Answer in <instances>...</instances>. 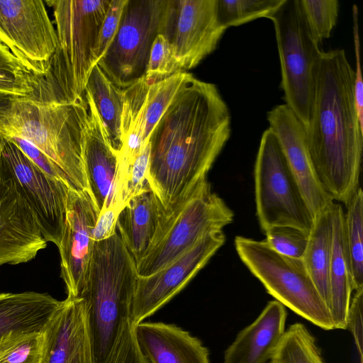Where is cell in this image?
I'll return each instance as SVG.
<instances>
[{"label":"cell","mask_w":363,"mask_h":363,"mask_svg":"<svg viewBox=\"0 0 363 363\" xmlns=\"http://www.w3.org/2000/svg\"><path fill=\"white\" fill-rule=\"evenodd\" d=\"M230 132V111L217 86L191 74L149 140L147 180L166 214L207 180Z\"/></svg>","instance_id":"6da1fadb"},{"label":"cell","mask_w":363,"mask_h":363,"mask_svg":"<svg viewBox=\"0 0 363 363\" xmlns=\"http://www.w3.org/2000/svg\"><path fill=\"white\" fill-rule=\"evenodd\" d=\"M354 69L343 49L323 52L318 71L308 152L318 178L333 201L346 205L359 187L363 127L355 106Z\"/></svg>","instance_id":"7a4b0ae2"},{"label":"cell","mask_w":363,"mask_h":363,"mask_svg":"<svg viewBox=\"0 0 363 363\" xmlns=\"http://www.w3.org/2000/svg\"><path fill=\"white\" fill-rule=\"evenodd\" d=\"M87 116L85 97L68 99L50 69L30 95L0 96V135L33 145L79 190H89L83 162Z\"/></svg>","instance_id":"3957f363"},{"label":"cell","mask_w":363,"mask_h":363,"mask_svg":"<svg viewBox=\"0 0 363 363\" xmlns=\"http://www.w3.org/2000/svg\"><path fill=\"white\" fill-rule=\"evenodd\" d=\"M136 262L116 232L94 245L84 299L94 363H108L126 325L136 280Z\"/></svg>","instance_id":"277c9868"},{"label":"cell","mask_w":363,"mask_h":363,"mask_svg":"<svg viewBox=\"0 0 363 363\" xmlns=\"http://www.w3.org/2000/svg\"><path fill=\"white\" fill-rule=\"evenodd\" d=\"M111 0H47L52 6L57 47L50 69L65 96L84 99L94 67L100 29Z\"/></svg>","instance_id":"5b68a950"},{"label":"cell","mask_w":363,"mask_h":363,"mask_svg":"<svg viewBox=\"0 0 363 363\" xmlns=\"http://www.w3.org/2000/svg\"><path fill=\"white\" fill-rule=\"evenodd\" d=\"M268 18L274 26L285 104L306 130L323 52L309 28L300 0H285Z\"/></svg>","instance_id":"8992f818"},{"label":"cell","mask_w":363,"mask_h":363,"mask_svg":"<svg viewBox=\"0 0 363 363\" xmlns=\"http://www.w3.org/2000/svg\"><path fill=\"white\" fill-rule=\"evenodd\" d=\"M241 261L267 291L284 306L325 330H333L330 313L302 259L274 251L265 240L237 236Z\"/></svg>","instance_id":"52a82bcc"},{"label":"cell","mask_w":363,"mask_h":363,"mask_svg":"<svg viewBox=\"0 0 363 363\" xmlns=\"http://www.w3.org/2000/svg\"><path fill=\"white\" fill-rule=\"evenodd\" d=\"M233 218L232 210L206 180L166 214L152 246L136 262L138 275L146 277L162 269L205 235L222 230Z\"/></svg>","instance_id":"ba28073f"},{"label":"cell","mask_w":363,"mask_h":363,"mask_svg":"<svg viewBox=\"0 0 363 363\" xmlns=\"http://www.w3.org/2000/svg\"><path fill=\"white\" fill-rule=\"evenodd\" d=\"M256 213L262 230L286 225L309 234L313 218L272 130L264 131L255 164Z\"/></svg>","instance_id":"9c48e42d"},{"label":"cell","mask_w":363,"mask_h":363,"mask_svg":"<svg viewBox=\"0 0 363 363\" xmlns=\"http://www.w3.org/2000/svg\"><path fill=\"white\" fill-rule=\"evenodd\" d=\"M168 0H127L118 31L97 65L117 86L143 78L154 40L163 31Z\"/></svg>","instance_id":"30bf717a"},{"label":"cell","mask_w":363,"mask_h":363,"mask_svg":"<svg viewBox=\"0 0 363 363\" xmlns=\"http://www.w3.org/2000/svg\"><path fill=\"white\" fill-rule=\"evenodd\" d=\"M0 40L28 68L45 75L57 47L42 0H0Z\"/></svg>","instance_id":"8fae6325"},{"label":"cell","mask_w":363,"mask_h":363,"mask_svg":"<svg viewBox=\"0 0 363 363\" xmlns=\"http://www.w3.org/2000/svg\"><path fill=\"white\" fill-rule=\"evenodd\" d=\"M226 30L218 16L217 0H168L162 35L183 71L213 52Z\"/></svg>","instance_id":"7c38bea8"},{"label":"cell","mask_w":363,"mask_h":363,"mask_svg":"<svg viewBox=\"0 0 363 363\" xmlns=\"http://www.w3.org/2000/svg\"><path fill=\"white\" fill-rule=\"evenodd\" d=\"M223 230L212 232L162 269L138 276L130 322L135 325L154 314L177 295L225 243Z\"/></svg>","instance_id":"4fadbf2b"},{"label":"cell","mask_w":363,"mask_h":363,"mask_svg":"<svg viewBox=\"0 0 363 363\" xmlns=\"http://www.w3.org/2000/svg\"><path fill=\"white\" fill-rule=\"evenodd\" d=\"M2 154L35 216L43 238L58 247L65 227L68 193L73 186L43 172L4 137Z\"/></svg>","instance_id":"5bb4252c"},{"label":"cell","mask_w":363,"mask_h":363,"mask_svg":"<svg viewBox=\"0 0 363 363\" xmlns=\"http://www.w3.org/2000/svg\"><path fill=\"white\" fill-rule=\"evenodd\" d=\"M0 135V266L28 262L47 246L35 216L2 154Z\"/></svg>","instance_id":"9a60e30c"},{"label":"cell","mask_w":363,"mask_h":363,"mask_svg":"<svg viewBox=\"0 0 363 363\" xmlns=\"http://www.w3.org/2000/svg\"><path fill=\"white\" fill-rule=\"evenodd\" d=\"M99 214L89 190L69 189L65 227L58 247L61 277L67 298H79L84 290L95 242L93 230Z\"/></svg>","instance_id":"2e32d148"},{"label":"cell","mask_w":363,"mask_h":363,"mask_svg":"<svg viewBox=\"0 0 363 363\" xmlns=\"http://www.w3.org/2000/svg\"><path fill=\"white\" fill-rule=\"evenodd\" d=\"M267 119L269 128L278 138L305 202L314 218L334 201L318 178L308 152L305 128L285 104L269 111Z\"/></svg>","instance_id":"e0dca14e"},{"label":"cell","mask_w":363,"mask_h":363,"mask_svg":"<svg viewBox=\"0 0 363 363\" xmlns=\"http://www.w3.org/2000/svg\"><path fill=\"white\" fill-rule=\"evenodd\" d=\"M40 363H94L85 302L67 298L48 320L43 331Z\"/></svg>","instance_id":"ac0fdd59"},{"label":"cell","mask_w":363,"mask_h":363,"mask_svg":"<svg viewBox=\"0 0 363 363\" xmlns=\"http://www.w3.org/2000/svg\"><path fill=\"white\" fill-rule=\"evenodd\" d=\"M88 106L83 162L89 191L100 211L111 208L118 166V151L114 149L107 130L93 100L85 91Z\"/></svg>","instance_id":"d6986e66"},{"label":"cell","mask_w":363,"mask_h":363,"mask_svg":"<svg viewBox=\"0 0 363 363\" xmlns=\"http://www.w3.org/2000/svg\"><path fill=\"white\" fill-rule=\"evenodd\" d=\"M133 327L149 363H210L201 340L174 324L143 321Z\"/></svg>","instance_id":"ffe728a7"},{"label":"cell","mask_w":363,"mask_h":363,"mask_svg":"<svg viewBox=\"0 0 363 363\" xmlns=\"http://www.w3.org/2000/svg\"><path fill=\"white\" fill-rule=\"evenodd\" d=\"M286 308L271 301L258 317L239 332L224 353V363H267L285 333Z\"/></svg>","instance_id":"44dd1931"},{"label":"cell","mask_w":363,"mask_h":363,"mask_svg":"<svg viewBox=\"0 0 363 363\" xmlns=\"http://www.w3.org/2000/svg\"><path fill=\"white\" fill-rule=\"evenodd\" d=\"M165 216L150 186L129 199L120 211L116 230L135 262L152 246Z\"/></svg>","instance_id":"7402d4cb"},{"label":"cell","mask_w":363,"mask_h":363,"mask_svg":"<svg viewBox=\"0 0 363 363\" xmlns=\"http://www.w3.org/2000/svg\"><path fill=\"white\" fill-rule=\"evenodd\" d=\"M62 301L45 293H1L0 342L16 333L43 332Z\"/></svg>","instance_id":"603a6c76"},{"label":"cell","mask_w":363,"mask_h":363,"mask_svg":"<svg viewBox=\"0 0 363 363\" xmlns=\"http://www.w3.org/2000/svg\"><path fill=\"white\" fill-rule=\"evenodd\" d=\"M344 210L334 203L333 236L329 269V310L334 329H346L352 296L350 266L345 241Z\"/></svg>","instance_id":"cb8c5ba5"},{"label":"cell","mask_w":363,"mask_h":363,"mask_svg":"<svg viewBox=\"0 0 363 363\" xmlns=\"http://www.w3.org/2000/svg\"><path fill=\"white\" fill-rule=\"evenodd\" d=\"M334 203L313 218L308 244L302 257L308 274L328 308V276L333 246Z\"/></svg>","instance_id":"d4e9b609"},{"label":"cell","mask_w":363,"mask_h":363,"mask_svg":"<svg viewBox=\"0 0 363 363\" xmlns=\"http://www.w3.org/2000/svg\"><path fill=\"white\" fill-rule=\"evenodd\" d=\"M85 91L91 96L113 147L118 152L122 145L121 118L124 89L115 85L96 65L89 77Z\"/></svg>","instance_id":"484cf974"},{"label":"cell","mask_w":363,"mask_h":363,"mask_svg":"<svg viewBox=\"0 0 363 363\" xmlns=\"http://www.w3.org/2000/svg\"><path fill=\"white\" fill-rule=\"evenodd\" d=\"M345 206V241L353 292L363 289V194L360 187Z\"/></svg>","instance_id":"4316f807"},{"label":"cell","mask_w":363,"mask_h":363,"mask_svg":"<svg viewBox=\"0 0 363 363\" xmlns=\"http://www.w3.org/2000/svg\"><path fill=\"white\" fill-rule=\"evenodd\" d=\"M270 362L272 363H324L315 338L301 323L285 331Z\"/></svg>","instance_id":"83f0119b"},{"label":"cell","mask_w":363,"mask_h":363,"mask_svg":"<svg viewBox=\"0 0 363 363\" xmlns=\"http://www.w3.org/2000/svg\"><path fill=\"white\" fill-rule=\"evenodd\" d=\"M40 77L28 68L0 40V96H27L34 91Z\"/></svg>","instance_id":"f1b7e54d"},{"label":"cell","mask_w":363,"mask_h":363,"mask_svg":"<svg viewBox=\"0 0 363 363\" xmlns=\"http://www.w3.org/2000/svg\"><path fill=\"white\" fill-rule=\"evenodd\" d=\"M191 75L179 72L162 81L150 84L146 96L144 117V142L150 136L182 84Z\"/></svg>","instance_id":"f546056e"},{"label":"cell","mask_w":363,"mask_h":363,"mask_svg":"<svg viewBox=\"0 0 363 363\" xmlns=\"http://www.w3.org/2000/svg\"><path fill=\"white\" fill-rule=\"evenodd\" d=\"M285 0H217L220 22L228 28L272 15Z\"/></svg>","instance_id":"4dcf8cb0"},{"label":"cell","mask_w":363,"mask_h":363,"mask_svg":"<svg viewBox=\"0 0 363 363\" xmlns=\"http://www.w3.org/2000/svg\"><path fill=\"white\" fill-rule=\"evenodd\" d=\"M43 332L16 333L0 342V363H40Z\"/></svg>","instance_id":"1f68e13d"},{"label":"cell","mask_w":363,"mask_h":363,"mask_svg":"<svg viewBox=\"0 0 363 363\" xmlns=\"http://www.w3.org/2000/svg\"><path fill=\"white\" fill-rule=\"evenodd\" d=\"M303 11L313 35L320 43L330 36L339 13L337 0H300Z\"/></svg>","instance_id":"d6a6232c"},{"label":"cell","mask_w":363,"mask_h":363,"mask_svg":"<svg viewBox=\"0 0 363 363\" xmlns=\"http://www.w3.org/2000/svg\"><path fill=\"white\" fill-rule=\"evenodd\" d=\"M183 71L168 40L158 35L153 42L145 78L150 84L162 81Z\"/></svg>","instance_id":"836d02e7"},{"label":"cell","mask_w":363,"mask_h":363,"mask_svg":"<svg viewBox=\"0 0 363 363\" xmlns=\"http://www.w3.org/2000/svg\"><path fill=\"white\" fill-rule=\"evenodd\" d=\"M266 242L278 253L302 259L308 240V233L296 228L277 225L265 232Z\"/></svg>","instance_id":"e575fe53"},{"label":"cell","mask_w":363,"mask_h":363,"mask_svg":"<svg viewBox=\"0 0 363 363\" xmlns=\"http://www.w3.org/2000/svg\"><path fill=\"white\" fill-rule=\"evenodd\" d=\"M150 157L149 140L142 145L126 179L121 196L123 206L129 199L138 194L149 186L147 172Z\"/></svg>","instance_id":"d590c367"},{"label":"cell","mask_w":363,"mask_h":363,"mask_svg":"<svg viewBox=\"0 0 363 363\" xmlns=\"http://www.w3.org/2000/svg\"><path fill=\"white\" fill-rule=\"evenodd\" d=\"M126 1H111L100 29L94 50L96 64L106 53L118 31Z\"/></svg>","instance_id":"8d00e7d4"},{"label":"cell","mask_w":363,"mask_h":363,"mask_svg":"<svg viewBox=\"0 0 363 363\" xmlns=\"http://www.w3.org/2000/svg\"><path fill=\"white\" fill-rule=\"evenodd\" d=\"M108 363H149L138 345L133 325L130 323L123 330Z\"/></svg>","instance_id":"74e56055"},{"label":"cell","mask_w":363,"mask_h":363,"mask_svg":"<svg viewBox=\"0 0 363 363\" xmlns=\"http://www.w3.org/2000/svg\"><path fill=\"white\" fill-rule=\"evenodd\" d=\"M6 138L9 139L15 143L25 155L43 172L56 179L70 183L67 176L60 167L33 145L19 138L13 137Z\"/></svg>","instance_id":"f35d334b"},{"label":"cell","mask_w":363,"mask_h":363,"mask_svg":"<svg viewBox=\"0 0 363 363\" xmlns=\"http://www.w3.org/2000/svg\"><path fill=\"white\" fill-rule=\"evenodd\" d=\"M351 296L347 316L346 329L349 330L353 337L359 354L360 362H362L363 352V289L354 291Z\"/></svg>","instance_id":"ab89813d"},{"label":"cell","mask_w":363,"mask_h":363,"mask_svg":"<svg viewBox=\"0 0 363 363\" xmlns=\"http://www.w3.org/2000/svg\"><path fill=\"white\" fill-rule=\"evenodd\" d=\"M358 15V7L356 4H354L352 6L353 39L356 65L354 70V95L359 121L361 125L363 127V82L360 65V41Z\"/></svg>","instance_id":"60d3db41"},{"label":"cell","mask_w":363,"mask_h":363,"mask_svg":"<svg viewBox=\"0 0 363 363\" xmlns=\"http://www.w3.org/2000/svg\"><path fill=\"white\" fill-rule=\"evenodd\" d=\"M119 212L108 208L100 213L93 230L94 241H101L111 237L116 232V221Z\"/></svg>","instance_id":"b9f144b4"},{"label":"cell","mask_w":363,"mask_h":363,"mask_svg":"<svg viewBox=\"0 0 363 363\" xmlns=\"http://www.w3.org/2000/svg\"><path fill=\"white\" fill-rule=\"evenodd\" d=\"M269 363H272V362L269 361Z\"/></svg>","instance_id":"7bdbcfd3"},{"label":"cell","mask_w":363,"mask_h":363,"mask_svg":"<svg viewBox=\"0 0 363 363\" xmlns=\"http://www.w3.org/2000/svg\"><path fill=\"white\" fill-rule=\"evenodd\" d=\"M360 363H362V362H360Z\"/></svg>","instance_id":"ee69618b"}]
</instances>
